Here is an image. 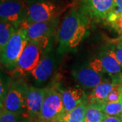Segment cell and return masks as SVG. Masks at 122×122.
<instances>
[{
	"label": "cell",
	"mask_w": 122,
	"mask_h": 122,
	"mask_svg": "<svg viewBox=\"0 0 122 122\" xmlns=\"http://www.w3.org/2000/svg\"><path fill=\"white\" fill-rule=\"evenodd\" d=\"M90 19L77 7H73L63 18L58 31V52L74 51L89 35Z\"/></svg>",
	"instance_id": "cell-1"
},
{
	"label": "cell",
	"mask_w": 122,
	"mask_h": 122,
	"mask_svg": "<svg viewBox=\"0 0 122 122\" xmlns=\"http://www.w3.org/2000/svg\"><path fill=\"white\" fill-rule=\"evenodd\" d=\"M27 16L18 29H26L35 22L49 21L59 17L62 5L57 0H26Z\"/></svg>",
	"instance_id": "cell-2"
},
{
	"label": "cell",
	"mask_w": 122,
	"mask_h": 122,
	"mask_svg": "<svg viewBox=\"0 0 122 122\" xmlns=\"http://www.w3.org/2000/svg\"><path fill=\"white\" fill-rule=\"evenodd\" d=\"M66 112L62 95L55 88H46L39 119L43 122H60Z\"/></svg>",
	"instance_id": "cell-3"
},
{
	"label": "cell",
	"mask_w": 122,
	"mask_h": 122,
	"mask_svg": "<svg viewBox=\"0 0 122 122\" xmlns=\"http://www.w3.org/2000/svg\"><path fill=\"white\" fill-rule=\"evenodd\" d=\"M28 41L25 29H17L1 52V63L8 68H14Z\"/></svg>",
	"instance_id": "cell-4"
},
{
	"label": "cell",
	"mask_w": 122,
	"mask_h": 122,
	"mask_svg": "<svg viewBox=\"0 0 122 122\" xmlns=\"http://www.w3.org/2000/svg\"><path fill=\"white\" fill-rule=\"evenodd\" d=\"M27 16L26 0H0L1 20L12 24L16 29Z\"/></svg>",
	"instance_id": "cell-5"
},
{
	"label": "cell",
	"mask_w": 122,
	"mask_h": 122,
	"mask_svg": "<svg viewBox=\"0 0 122 122\" xmlns=\"http://www.w3.org/2000/svg\"><path fill=\"white\" fill-rule=\"evenodd\" d=\"M77 8L90 20H106L116 8L114 0H77Z\"/></svg>",
	"instance_id": "cell-6"
},
{
	"label": "cell",
	"mask_w": 122,
	"mask_h": 122,
	"mask_svg": "<svg viewBox=\"0 0 122 122\" xmlns=\"http://www.w3.org/2000/svg\"><path fill=\"white\" fill-rule=\"evenodd\" d=\"M28 86L25 83L16 82L13 83L5 97L4 100L1 102L7 110L25 117L26 112V92Z\"/></svg>",
	"instance_id": "cell-7"
},
{
	"label": "cell",
	"mask_w": 122,
	"mask_h": 122,
	"mask_svg": "<svg viewBox=\"0 0 122 122\" xmlns=\"http://www.w3.org/2000/svg\"><path fill=\"white\" fill-rule=\"evenodd\" d=\"M43 56V50L34 42L29 41L14 66L16 72L24 74L31 72L38 65Z\"/></svg>",
	"instance_id": "cell-8"
},
{
	"label": "cell",
	"mask_w": 122,
	"mask_h": 122,
	"mask_svg": "<svg viewBox=\"0 0 122 122\" xmlns=\"http://www.w3.org/2000/svg\"><path fill=\"white\" fill-rule=\"evenodd\" d=\"M59 22V17L46 22H35L25 29L29 41H34L41 38H51L55 34Z\"/></svg>",
	"instance_id": "cell-9"
},
{
	"label": "cell",
	"mask_w": 122,
	"mask_h": 122,
	"mask_svg": "<svg viewBox=\"0 0 122 122\" xmlns=\"http://www.w3.org/2000/svg\"><path fill=\"white\" fill-rule=\"evenodd\" d=\"M46 88L29 86L26 92V112L25 117H38L44 103Z\"/></svg>",
	"instance_id": "cell-10"
},
{
	"label": "cell",
	"mask_w": 122,
	"mask_h": 122,
	"mask_svg": "<svg viewBox=\"0 0 122 122\" xmlns=\"http://www.w3.org/2000/svg\"><path fill=\"white\" fill-rule=\"evenodd\" d=\"M73 76L79 84L87 88H94L102 83V75L90 66H81L73 71Z\"/></svg>",
	"instance_id": "cell-11"
},
{
	"label": "cell",
	"mask_w": 122,
	"mask_h": 122,
	"mask_svg": "<svg viewBox=\"0 0 122 122\" xmlns=\"http://www.w3.org/2000/svg\"><path fill=\"white\" fill-rule=\"evenodd\" d=\"M62 95L66 112L71 111L78 105L87 102L88 97L80 88H66L58 90Z\"/></svg>",
	"instance_id": "cell-12"
},
{
	"label": "cell",
	"mask_w": 122,
	"mask_h": 122,
	"mask_svg": "<svg viewBox=\"0 0 122 122\" xmlns=\"http://www.w3.org/2000/svg\"><path fill=\"white\" fill-rule=\"evenodd\" d=\"M54 67V60L51 54H44L38 65L30 73L35 80L39 83L46 81L52 75Z\"/></svg>",
	"instance_id": "cell-13"
},
{
	"label": "cell",
	"mask_w": 122,
	"mask_h": 122,
	"mask_svg": "<svg viewBox=\"0 0 122 122\" xmlns=\"http://www.w3.org/2000/svg\"><path fill=\"white\" fill-rule=\"evenodd\" d=\"M99 58L102 63L105 72L109 74H117L122 71V65L113 48H107L100 52Z\"/></svg>",
	"instance_id": "cell-14"
},
{
	"label": "cell",
	"mask_w": 122,
	"mask_h": 122,
	"mask_svg": "<svg viewBox=\"0 0 122 122\" xmlns=\"http://www.w3.org/2000/svg\"><path fill=\"white\" fill-rule=\"evenodd\" d=\"M115 86V82L109 83V82H104L100 83L97 86L93 89L90 95L88 97L87 102H97L100 103L104 102L109 93L113 90Z\"/></svg>",
	"instance_id": "cell-15"
},
{
	"label": "cell",
	"mask_w": 122,
	"mask_h": 122,
	"mask_svg": "<svg viewBox=\"0 0 122 122\" xmlns=\"http://www.w3.org/2000/svg\"><path fill=\"white\" fill-rule=\"evenodd\" d=\"M88 102H85L75 108L65 112L59 122H84Z\"/></svg>",
	"instance_id": "cell-16"
},
{
	"label": "cell",
	"mask_w": 122,
	"mask_h": 122,
	"mask_svg": "<svg viewBox=\"0 0 122 122\" xmlns=\"http://www.w3.org/2000/svg\"><path fill=\"white\" fill-rule=\"evenodd\" d=\"M105 115L99 103H88L84 122H102Z\"/></svg>",
	"instance_id": "cell-17"
},
{
	"label": "cell",
	"mask_w": 122,
	"mask_h": 122,
	"mask_svg": "<svg viewBox=\"0 0 122 122\" xmlns=\"http://www.w3.org/2000/svg\"><path fill=\"white\" fill-rule=\"evenodd\" d=\"M17 30L14 26L5 20H1L0 22V51L2 52L8 44L10 38Z\"/></svg>",
	"instance_id": "cell-18"
},
{
	"label": "cell",
	"mask_w": 122,
	"mask_h": 122,
	"mask_svg": "<svg viewBox=\"0 0 122 122\" xmlns=\"http://www.w3.org/2000/svg\"><path fill=\"white\" fill-rule=\"evenodd\" d=\"M103 112L110 116H121L122 113V97L115 102H102L99 103Z\"/></svg>",
	"instance_id": "cell-19"
},
{
	"label": "cell",
	"mask_w": 122,
	"mask_h": 122,
	"mask_svg": "<svg viewBox=\"0 0 122 122\" xmlns=\"http://www.w3.org/2000/svg\"><path fill=\"white\" fill-rule=\"evenodd\" d=\"M106 21L111 26L122 35V10L116 8L109 14Z\"/></svg>",
	"instance_id": "cell-20"
},
{
	"label": "cell",
	"mask_w": 122,
	"mask_h": 122,
	"mask_svg": "<svg viewBox=\"0 0 122 122\" xmlns=\"http://www.w3.org/2000/svg\"><path fill=\"white\" fill-rule=\"evenodd\" d=\"M18 115L12 113L1 106L0 111V122H16Z\"/></svg>",
	"instance_id": "cell-21"
},
{
	"label": "cell",
	"mask_w": 122,
	"mask_h": 122,
	"mask_svg": "<svg viewBox=\"0 0 122 122\" xmlns=\"http://www.w3.org/2000/svg\"><path fill=\"white\" fill-rule=\"evenodd\" d=\"M89 66L100 74L102 73L103 72H105L102 63L100 58H95L91 59L89 62Z\"/></svg>",
	"instance_id": "cell-22"
},
{
	"label": "cell",
	"mask_w": 122,
	"mask_h": 122,
	"mask_svg": "<svg viewBox=\"0 0 122 122\" xmlns=\"http://www.w3.org/2000/svg\"><path fill=\"white\" fill-rule=\"evenodd\" d=\"M114 49L117 57L118 61L122 66V41L116 44V46L114 47Z\"/></svg>",
	"instance_id": "cell-23"
},
{
	"label": "cell",
	"mask_w": 122,
	"mask_h": 122,
	"mask_svg": "<svg viewBox=\"0 0 122 122\" xmlns=\"http://www.w3.org/2000/svg\"><path fill=\"white\" fill-rule=\"evenodd\" d=\"M102 122H122V119L119 117L116 116H110V115H105L103 121Z\"/></svg>",
	"instance_id": "cell-24"
},
{
	"label": "cell",
	"mask_w": 122,
	"mask_h": 122,
	"mask_svg": "<svg viewBox=\"0 0 122 122\" xmlns=\"http://www.w3.org/2000/svg\"><path fill=\"white\" fill-rule=\"evenodd\" d=\"M114 1H115V6L122 10V0H114Z\"/></svg>",
	"instance_id": "cell-25"
},
{
	"label": "cell",
	"mask_w": 122,
	"mask_h": 122,
	"mask_svg": "<svg viewBox=\"0 0 122 122\" xmlns=\"http://www.w3.org/2000/svg\"><path fill=\"white\" fill-rule=\"evenodd\" d=\"M117 82H119V83H120V84L122 85V77H121V79H119V80Z\"/></svg>",
	"instance_id": "cell-26"
},
{
	"label": "cell",
	"mask_w": 122,
	"mask_h": 122,
	"mask_svg": "<svg viewBox=\"0 0 122 122\" xmlns=\"http://www.w3.org/2000/svg\"><path fill=\"white\" fill-rule=\"evenodd\" d=\"M120 117H121V119H122V115H121V116H120Z\"/></svg>",
	"instance_id": "cell-27"
},
{
	"label": "cell",
	"mask_w": 122,
	"mask_h": 122,
	"mask_svg": "<svg viewBox=\"0 0 122 122\" xmlns=\"http://www.w3.org/2000/svg\"></svg>",
	"instance_id": "cell-28"
}]
</instances>
